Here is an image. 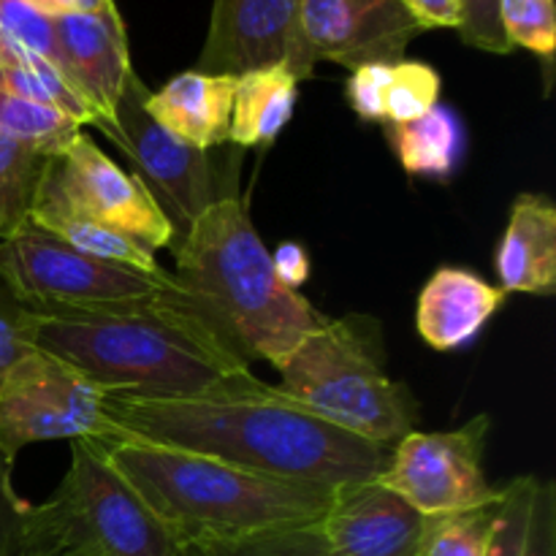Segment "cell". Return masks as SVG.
Returning a JSON list of instances; mask_svg holds the SVG:
<instances>
[{
  "instance_id": "ac0fdd59",
  "label": "cell",
  "mask_w": 556,
  "mask_h": 556,
  "mask_svg": "<svg viewBox=\"0 0 556 556\" xmlns=\"http://www.w3.org/2000/svg\"><path fill=\"white\" fill-rule=\"evenodd\" d=\"M497 277L505 293L556 291V206L548 195H516L497 248Z\"/></svg>"
},
{
  "instance_id": "52a82bcc",
  "label": "cell",
  "mask_w": 556,
  "mask_h": 556,
  "mask_svg": "<svg viewBox=\"0 0 556 556\" xmlns=\"http://www.w3.org/2000/svg\"><path fill=\"white\" fill-rule=\"evenodd\" d=\"M0 286L27 309L103 307L177 291L172 271H139L92 258L33 223L0 239Z\"/></svg>"
},
{
  "instance_id": "30bf717a",
  "label": "cell",
  "mask_w": 556,
  "mask_h": 556,
  "mask_svg": "<svg viewBox=\"0 0 556 556\" xmlns=\"http://www.w3.org/2000/svg\"><path fill=\"white\" fill-rule=\"evenodd\" d=\"M492 418L478 416L454 432H407L391 448L378 481L427 519L494 505L503 486L483 472V451Z\"/></svg>"
},
{
  "instance_id": "d6a6232c",
  "label": "cell",
  "mask_w": 556,
  "mask_h": 556,
  "mask_svg": "<svg viewBox=\"0 0 556 556\" xmlns=\"http://www.w3.org/2000/svg\"><path fill=\"white\" fill-rule=\"evenodd\" d=\"M521 556H556V483L538 481L532 500L530 525H527L525 554Z\"/></svg>"
},
{
  "instance_id": "6da1fadb",
  "label": "cell",
  "mask_w": 556,
  "mask_h": 556,
  "mask_svg": "<svg viewBox=\"0 0 556 556\" xmlns=\"http://www.w3.org/2000/svg\"><path fill=\"white\" fill-rule=\"evenodd\" d=\"M103 413L117 429L114 440L190 451L239 470L326 489L375 481L394 448L320 421L264 380L193 400L103 394Z\"/></svg>"
},
{
  "instance_id": "ffe728a7",
  "label": "cell",
  "mask_w": 556,
  "mask_h": 556,
  "mask_svg": "<svg viewBox=\"0 0 556 556\" xmlns=\"http://www.w3.org/2000/svg\"><path fill=\"white\" fill-rule=\"evenodd\" d=\"M30 223L41 231L52 233L60 242L71 244L79 253L92 255V258L109 261V264L128 266V269L139 271H161L163 266L155 261V253H150L147 248H141L139 242H134L125 233H117L114 228L101 226V223L90 220L81 212H76L74 206H68L63 201V195L47 182V179H38L36 195H33L30 206Z\"/></svg>"
},
{
  "instance_id": "7402d4cb",
  "label": "cell",
  "mask_w": 556,
  "mask_h": 556,
  "mask_svg": "<svg viewBox=\"0 0 556 556\" xmlns=\"http://www.w3.org/2000/svg\"><path fill=\"white\" fill-rule=\"evenodd\" d=\"M0 90L14 92V96L27 98V101L43 103L49 109H58V112L76 119L81 128L96 125V112L79 96V90L71 85L63 71L54 68L49 60L38 58V54L3 41H0Z\"/></svg>"
},
{
  "instance_id": "484cf974",
  "label": "cell",
  "mask_w": 556,
  "mask_h": 556,
  "mask_svg": "<svg viewBox=\"0 0 556 556\" xmlns=\"http://www.w3.org/2000/svg\"><path fill=\"white\" fill-rule=\"evenodd\" d=\"M500 500L465 514L432 519L421 556H489Z\"/></svg>"
},
{
  "instance_id": "7c38bea8",
  "label": "cell",
  "mask_w": 556,
  "mask_h": 556,
  "mask_svg": "<svg viewBox=\"0 0 556 556\" xmlns=\"http://www.w3.org/2000/svg\"><path fill=\"white\" fill-rule=\"evenodd\" d=\"M266 65H288L299 81L313 76L302 0H215L195 71L242 76Z\"/></svg>"
},
{
  "instance_id": "2e32d148",
  "label": "cell",
  "mask_w": 556,
  "mask_h": 556,
  "mask_svg": "<svg viewBox=\"0 0 556 556\" xmlns=\"http://www.w3.org/2000/svg\"><path fill=\"white\" fill-rule=\"evenodd\" d=\"M508 293L462 266H440L418 293L416 329L432 351L448 353L470 345L500 313Z\"/></svg>"
},
{
  "instance_id": "d590c367",
  "label": "cell",
  "mask_w": 556,
  "mask_h": 556,
  "mask_svg": "<svg viewBox=\"0 0 556 556\" xmlns=\"http://www.w3.org/2000/svg\"><path fill=\"white\" fill-rule=\"evenodd\" d=\"M424 30L459 25V0H402Z\"/></svg>"
},
{
  "instance_id": "e575fe53",
  "label": "cell",
  "mask_w": 556,
  "mask_h": 556,
  "mask_svg": "<svg viewBox=\"0 0 556 556\" xmlns=\"http://www.w3.org/2000/svg\"><path fill=\"white\" fill-rule=\"evenodd\" d=\"M271 266H275V275L280 277L282 286L293 288V291H299L309 277V255L299 242L280 244L271 253Z\"/></svg>"
},
{
  "instance_id": "8d00e7d4",
  "label": "cell",
  "mask_w": 556,
  "mask_h": 556,
  "mask_svg": "<svg viewBox=\"0 0 556 556\" xmlns=\"http://www.w3.org/2000/svg\"><path fill=\"white\" fill-rule=\"evenodd\" d=\"M47 14H103L114 11V0H27Z\"/></svg>"
},
{
  "instance_id": "4dcf8cb0",
  "label": "cell",
  "mask_w": 556,
  "mask_h": 556,
  "mask_svg": "<svg viewBox=\"0 0 556 556\" xmlns=\"http://www.w3.org/2000/svg\"><path fill=\"white\" fill-rule=\"evenodd\" d=\"M462 41L492 54H510L508 36L503 27V0H459Z\"/></svg>"
},
{
  "instance_id": "d4e9b609",
  "label": "cell",
  "mask_w": 556,
  "mask_h": 556,
  "mask_svg": "<svg viewBox=\"0 0 556 556\" xmlns=\"http://www.w3.org/2000/svg\"><path fill=\"white\" fill-rule=\"evenodd\" d=\"M177 556H329L318 521L228 541H199L177 546Z\"/></svg>"
},
{
  "instance_id": "603a6c76",
  "label": "cell",
  "mask_w": 556,
  "mask_h": 556,
  "mask_svg": "<svg viewBox=\"0 0 556 556\" xmlns=\"http://www.w3.org/2000/svg\"><path fill=\"white\" fill-rule=\"evenodd\" d=\"M0 134L52 157L81 134V125L58 109L0 90Z\"/></svg>"
},
{
  "instance_id": "8fae6325",
  "label": "cell",
  "mask_w": 556,
  "mask_h": 556,
  "mask_svg": "<svg viewBox=\"0 0 556 556\" xmlns=\"http://www.w3.org/2000/svg\"><path fill=\"white\" fill-rule=\"evenodd\" d=\"M41 177L76 212L125 233L150 253L177 248L172 223L163 217L144 185L119 168L85 130L63 152L47 157Z\"/></svg>"
},
{
  "instance_id": "e0dca14e",
  "label": "cell",
  "mask_w": 556,
  "mask_h": 556,
  "mask_svg": "<svg viewBox=\"0 0 556 556\" xmlns=\"http://www.w3.org/2000/svg\"><path fill=\"white\" fill-rule=\"evenodd\" d=\"M237 76L185 71L157 92H147L144 109L157 125L185 144L210 152L228 141Z\"/></svg>"
},
{
  "instance_id": "f1b7e54d",
  "label": "cell",
  "mask_w": 556,
  "mask_h": 556,
  "mask_svg": "<svg viewBox=\"0 0 556 556\" xmlns=\"http://www.w3.org/2000/svg\"><path fill=\"white\" fill-rule=\"evenodd\" d=\"M503 27L510 47L530 49L552 68L556 49L554 0H503Z\"/></svg>"
},
{
  "instance_id": "ba28073f",
  "label": "cell",
  "mask_w": 556,
  "mask_h": 556,
  "mask_svg": "<svg viewBox=\"0 0 556 556\" xmlns=\"http://www.w3.org/2000/svg\"><path fill=\"white\" fill-rule=\"evenodd\" d=\"M103 391L60 358L30 348L0 380V456L43 440H114Z\"/></svg>"
},
{
  "instance_id": "f546056e",
  "label": "cell",
  "mask_w": 556,
  "mask_h": 556,
  "mask_svg": "<svg viewBox=\"0 0 556 556\" xmlns=\"http://www.w3.org/2000/svg\"><path fill=\"white\" fill-rule=\"evenodd\" d=\"M535 489H538L535 476H519L510 483H505L489 556L525 554V538H527V525H530V510H532V500H535Z\"/></svg>"
},
{
  "instance_id": "277c9868",
  "label": "cell",
  "mask_w": 556,
  "mask_h": 556,
  "mask_svg": "<svg viewBox=\"0 0 556 556\" xmlns=\"http://www.w3.org/2000/svg\"><path fill=\"white\" fill-rule=\"evenodd\" d=\"M174 543L228 541L318 521L334 489L239 470L217 459L134 440H92Z\"/></svg>"
},
{
  "instance_id": "3957f363",
  "label": "cell",
  "mask_w": 556,
  "mask_h": 556,
  "mask_svg": "<svg viewBox=\"0 0 556 556\" xmlns=\"http://www.w3.org/2000/svg\"><path fill=\"white\" fill-rule=\"evenodd\" d=\"M172 253L188 307L244 364L264 358L277 369L320 320L302 291L275 275L271 253L237 195L212 201Z\"/></svg>"
},
{
  "instance_id": "74e56055",
  "label": "cell",
  "mask_w": 556,
  "mask_h": 556,
  "mask_svg": "<svg viewBox=\"0 0 556 556\" xmlns=\"http://www.w3.org/2000/svg\"><path fill=\"white\" fill-rule=\"evenodd\" d=\"M14 556H90V554L74 546H60V543L41 541V538H25V541H22V548Z\"/></svg>"
},
{
  "instance_id": "83f0119b",
  "label": "cell",
  "mask_w": 556,
  "mask_h": 556,
  "mask_svg": "<svg viewBox=\"0 0 556 556\" xmlns=\"http://www.w3.org/2000/svg\"><path fill=\"white\" fill-rule=\"evenodd\" d=\"M0 41L49 60L54 68L65 74L58 38H54L52 14L36 9L27 0H0Z\"/></svg>"
},
{
  "instance_id": "d6986e66",
  "label": "cell",
  "mask_w": 556,
  "mask_h": 556,
  "mask_svg": "<svg viewBox=\"0 0 556 556\" xmlns=\"http://www.w3.org/2000/svg\"><path fill=\"white\" fill-rule=\"evenodd\" d=\"M299 101V79L288 65H266L237 76L228 141L242 150L269 147L291 123Z\"/></svg>"
},
{
  "instance_id": "7a4b0ae2",
  "label": "cell",
  "mask_w": 556,
  "mask_h": 556,
  "mask_svg": "<svg viewBox=\"0 0 556 556\" xmlns=\"http://www.w3.org/2000/svg\"><path fill=\"white\" fill-rule=\"evenodd\" d=\"M27 334L33 348L74 367L103 394L193 400L261 380L206 329L179 286L103 307L27 309Z\"/></svg>"
},
{
  "instance_id": "5bb4252c",
  "label": "cell",
  "mask_w": 556,
  "mask_h": 556,
  "mask_svg": "<svg viewBox=\"0 0 556 556\" xmlns=\"http://www.w3.org/2000/svg\"><path fill=\"white\" fill-rule=\"evenodd\" d=\"M429 525L378 478L334 489L318 519L329 556H421Z\"/></svg>"
},
{
  "instance_id": "9a60e30c",
  "label": "cell",
  "mask_w": 556,
  "mask_h": 556,
  "mask_svg": "<svg viewBox=\"0 0 556 556\" xmlns=\"http://www.w3.org/2000/svg\"><path fill=\"white\" fill-rule=\"evenodd\" d=\"M63 68L71 85L96 112V125L112 123L125 87L134 79L128 38L119 11L103 14H52Z\"/></svg>"
},
{
  "instance_id": "44dd1931",
  "label": "cell",
  "mask_w": 556,
  "mask_h": 556,
  "mask_svg": "<svg viewBox=\"0 0 556 556\" xmlns=\"http://www.w3.org/2000/svg\"><path fill=\"white\" fill-rule=\"evenodd\" d=\"M386 139L410 177L448 179L459 168L467 147L459 114L445 103L410 123H386Z\"/></svg>"
},
{
  "instance_id": "cb8c5ba5",
  "label": "cell",
  "mask_w": 556,
  "mask_h": 556,
  "mask_svg": "<svg viewBox=\"0 0 556 556\" xmlns=\"http://www.w3.org/2000/svg\"><path fill=\"white\" fill-rule=\"evenodd\" d=\"M47 157L22 141L0 134V239L30 223L33 195Z\"/></svg>"
},
{
  "instance_id": "9c48e42d",
  "label": "cell",
  "mask_w": 556,
  "mask_h": 556,
  "mask_svg": "<svg viewBox=\"0 0 556 556\" xmlns=\"http://www.w3.org/2000/svg\"><path fill=\"white\" fill-rule=\"evenodd\" d=\"M147 90L139 76L128 81L112 123L98 125L112 144L130 161L134 177L144 185L179 239L190 231L195 217L220 199L210 155L157 125L144 109Z\"/></svg>"
},
{
  "instance_id": "1f68e13d",
  "label": "cell",
  "mask_w": 556,
  "mask_h": 556,
  "mask_svg": "<svg viewBox=\"0 0 556 556\" xmlns=\"http://www.w3.org/2000/svg\"><path fill=\"white\" fill-rule=\"evenodd\" d=\"M391 65H362L351 74L345 87L348 103L367 123H386V87H389Z\"/></svg>"
},
{
  "instance_id": "4fadbf2b",
  "label": "cell",
  "mask_w": 556,
  "mask_h": 556,
  "mask_svg": "<svg viewBox=\"0 0 556 556\" xmlns=\"http://www.w3.org/2000/svg\"><path fill=\"white\" fill-rule=\"evenodd\" d=\"M302 33L315 63L394 65L424 27L402 0H302Z\"/></svg>"
},
{
  "instance_id": "4316f807",
  "label": "cell",
  "mask_w": 556,
  "mask_h": 556,
  "mask_svg": "<svg viewBox=\"0 0 556 556\" xmlns=\"http://www.w3.org/2000/svg\"><path fill=\"white\" fill-rule=\"evenodd\" d=\"M440 74L418 60L391 65L386 87V123H410L440 103Z\"/></svg>"
},
{
  "instance_id": "8992f818",
  "label": "cell",
  "mask_w": 556,
  "mask_h": 556,
  "mask_svg": "<svg viewBox=\"0 0 556 556\" xmlns=\"http://www.w3.org/2000/svg\"><path fill=\"white\" fill-rule=\"evenodd\" d=\"M25 538L90 556H177L172 532L109 465L92 440L71 443V465L52 500L27 505Z\"/></svg>"
},
{
  "instance_id": "836d02e7",
  "label": "cell",
  "mask_w": 556,
  "mask_h": 556,
  "mask_svg": "<svg viewBox=\"0 0 556 556\" xmlns=\"http://www.w3.org/2000/svg\"><path fill=\"white\" fill-rule=\"evenodd\" d=\"M30 334H27V309L22 304L3 302L0 299V380L3 375L30 351Z\"/></svg>"
},
{
  "instance_id": "5b68a950",
  "label": "cell",
  "mask_w": 556,
  "mask_h": 556,
  "mask_svg": "<svg viewBox=\"0 0 556 556\" xmlns=\"http://www.w3.org/2000/svg\"><path fill=\"white\" fill-rule=\"evenodd\" d=\"M277 372V394L342 432L380 445L416 432L418 405L386 375L372 320L320 315Z\"/></svg>"
}]
</instances>
